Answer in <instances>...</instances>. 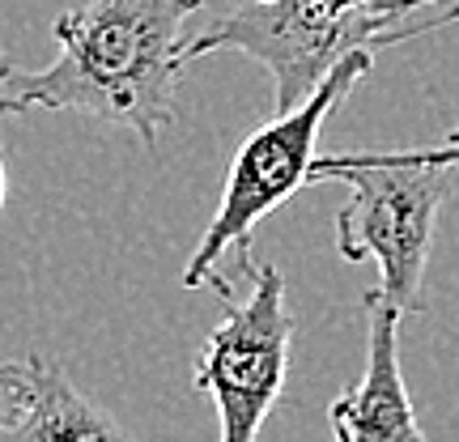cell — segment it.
I'll use <instances>...</instances> for the list:
<instances>
[{"mask_svg": "<svg viewBox=\"0 0 459 442\" xmlns=\"http://www.w3.org/2000/svg\"><path fill=\"white\" fill-rule=\"evenodd\" d=\"M0 442H136L128 429H119L115 417L82 395L56 361L34 353V400Z\"/></svg>", "mask_w": 459, "mask_h": 442, "instance_id": "obj_7", "label": "cell"}, {"mask_svg": "<svg viewBox=\"0 0 459 442\" xmlns=\"http://www.w3.org/2000/svg\"><path fill=\"white\" fill-rule=\"evenodd\" d=\"M34 400V358L0 361V434L13 426Z\"/></svg>", "mask_w": 459, "mask_h": 442, "instance_id": "obj_8", "label": "cell"}, {"mask_svg": "<svg viewBox=\"0 0 459 442\" xmlns=\"http://www.w3.org/2000/svg\"><path fill=\"white\" fill-rule=\"evenodd\" d=\"M392 4V13H412V9H426V4H438V0H387Z\"/></svg>", "mask_w": 459, "mask_h": 442, "instance_id": "obj_10", "label": "cell"}, {"mask_svg": "<svg viewBox=\"0 0 459 442\" xmlns=\"http://www.w3.org/2000/svg\"><path fill=\"white\" fill-rule=\"evenodd\" d=\"M307 183H344L349 200L336 213V251L349 264H378V294L400 315L421 311L429 247L438 209L455 187V166L409 162L392 153L315 158Z\"/></svg>", "mask_w": 459, "mask_h": 442, "instance_id": "obj_4", "label": "cell"}, {"mask_svg": "<svg viewBox=\"0 0 459 442\" xmlns=\"http://www.w3.org/2000/svg\"><path fill=\"white\" fill-rule=\"evenodd\" d=\"M409 162H421V166H455L459 170V124L446 132L438 145H421V149H400Z\"/></svg>", "mask_w": 459, "mask_h": 442, "instance_id": "obj_9", "label": "cell"}, {"mask_svg": "<svg viewBox=\"0 0 459 442\" xmlns=\"http://www.w3.org/2000/svg\"><path fill=\"white\" fill-rule=\"evenodd\" d=\"M9 200V170H4V145H0V209Z\"/></svg>", "mask_w": 459, "mask_h": 442, "instance_id": "obj_11", "label": "cell"}, {"mask_svg": "<svg viewBox=\"0 0 459 442\" xmlns=\"http://www.w3.org/2000/svg\"><path fill=\"white\" fill-rule=\"evenodd\" d=\"M204 0H90L56 17L60 56L13 68L0 82V115L77 111L132 128L149 149L179 111L187 22Z\"/></svg>", "mask_w": 459, "mask_h": 442, "instance_id": "obj_1", "label": "cell"}, {"mask_svg": "<svg viewBox=\"0 0 459 442\" xmlns=\"http://www.w3.org/2000/svg\"><path fill=\"white\" fill-rule=\"evenodd\" d=\"M328 421L336 442H429L400 370V311L378 290H366V366L328 404Z\"/></svg>", "mask_w": 459, "mask_h": 442, "instance_id": "obj_6", "label": "cell"}, {"mask_svg": "<svg viewBox=\"0 0 459 442\" xmlns=\"http://www.w3.org/2000/svg\"><path fill=\"white\" fill-rule=\"evenodd\" d=\"M9 73H13V60H9V56H4V51H0V82H4V77H9Z\"/></svg>", "mask_w": 459, "mask_h": 442, "instance_id": "obj_12", "label": "cell"}, {"mask_svg": "<svg viewBox=\"0 0 459 442\" xmlns=\"http://www.w3.org/2000/svg\"><path fill=\"white\" fill-rule=\"evenodd\" d=\"M459 22V4L443 17L392 13L387 0H234L213 26L187 39V65L213 51H243L273 77L277 111L311 99L332 68L361 48H387Z\"/></svg>", "mask_w": 459, "mask_h": 442, "instance_id": "obj_2", "label": "cell"}, {"mask_svg": "<svg viewBox=\"0 0 459 442\" xmlns=\"http://www.w3.org/2000/svg\"><path fill=\"white\" fill-rule=\"evenodd\" d=\"M247 298L221 315L196 361L192 383L213 395L221 442H255L290 375L294 311L285 298V277L277 264H247Z\"/></svg>", "mask_w": 459, "mask_h": 442, "instance_id": "obj_5", "label": "cell"}, {"mask_svg": "<svg viewBox=\"0 0 459 442\" xmlns=\"http://www.w3.org/2000/svg\"><path fill=\"white\" fill-rule=\"evenodd\" d=\"M370 60H375L370 48L344 56L311 99H302L290 111H277L238 145L221 204H217L209 230L200 234L192 260L183 264V290H217L221 298H234V281L251 264V230L307 187L324 119L370 73Z\"/></svg>", "mask_w": 459, "mask_h": 442, "instance_id": "obj_3", "label": "cell"}]
</instances>
